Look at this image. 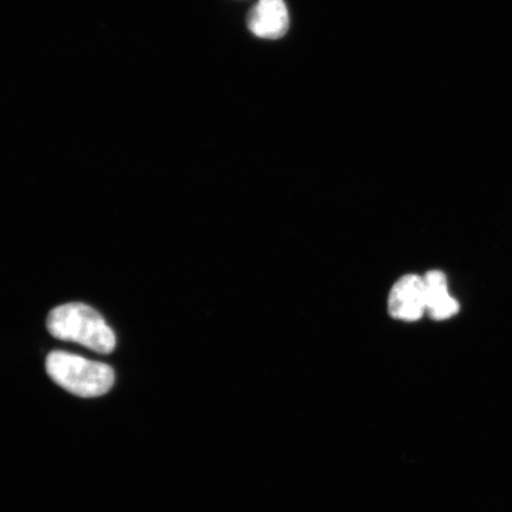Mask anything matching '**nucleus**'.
Masks as SVG:
<instances>
[{"label": "nucleus", "instance_id": "nucleus-3", "mask_svg": "<svg viewBox=\"0 0 512 512\" xmlns=\"http://www.w3.org/2000/svg\"><path fill=\"white\" fill-rule=\"evenodd\" d=\"M389 313L395 319L415 322L427 312L424 278L409 274L396 283L389 294Z\"/></svg>", "mask_w": 512, "mask_h": 512}, {"label": "nucleus", "instance_id": "nucleus-5", "mask_svg": "<svg viewBox=\"0 0 512 512\" xmlns=\"http://www.w3.org/2000/svg\"><path fill=\"white\" fill-rule=\"evenodd\" d=\"M427 313L434 320H445L457 315L459 304L448 293L447 278L443 272L431 271L425 277Z\"/></svg>", "mask_w": 512, "mask_h": 512}, {"label": "nucleus", "instance_id": "nucleus-2", "mask_svg": "<svg viewBox=\"0 0 512 512\" xmlns=\"http://www.w3.org/2000/svg\"><path fill=\"white\" fill-rule=\"evenodd\" d=\"M47 373L55 383L80 398H99L113 387L115 375L108 364L87 360L67 351L50 352Z\"/></svg>", "mask_w": 512, "mask_h": 512}, {"label": "nucleus", "instance_id": "nucleus-1", "mask_svg": "<svg viewBox=\"0 0 512 512\" xmlns=\"http://www.w3.org/2000/svg\"><path fill=\"white\" fill-rule=\"evenodd\" d=\"M47 328L51 336L61 341L83 345L99 354H111L117 337L111 326L93 307L69 303L55 307L49 313Z\"/></svg>", "mask_w": 512, "mask_h": 512}, {"label": "nucleus", "instance_id": "nucleus-4", "mask_svg": "<svg viewBox=\"0 0 512 512\" xmlns=\"http://www.w3.org/2000/svg\"><path fill=\"white\" fill-rule=\"evenodd\" d=\"M249 30L267 40H279L290 27V16L284 0H259L247 17Z\"/></svg>", "mask_w": 512, "mask_h": 512}]
</instances>
